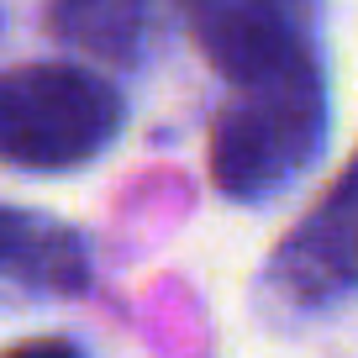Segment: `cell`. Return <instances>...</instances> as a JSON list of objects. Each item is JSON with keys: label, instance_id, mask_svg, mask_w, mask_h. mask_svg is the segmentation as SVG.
<instances>
[{"label": "cell", "instance_id": "obj_1", "mask_svg": "<svg viewBox=\"0 0 358 358\" xmlns=\"http://www.w3.org/2000/svg\"><path fill=\"white\" fill-rule=\"evenodd\" d=\"M327 143V85L311 48L227 85L211 122V179L243 206L274 201L316 164Z\"/></svg>", "mask_w": 358, "mask_h": 358}, {"label": "cell", "instance_id": "obj_2", "mask_svg": "<svg viewBox=\"0 0 358 358\" xmlns=\"http://www.w3.org/2000/svg\"><path fill=\"white\" fill-rule=\"evenodd\" d=\"M122 95L85 64H22L0 85V153L58 174L101 158L122 132Z\"/></svg>", "mask_w": 358, "mask_h": 358}, {"label": "cell", "instance_id": "obj_3", "mask_svg": "<svg viewBox=\"0 0 358 358\" xmlns=\"http://www.w3.org/2000/svg\"><path fill=\"white\" fill-rule=\"evenodd\" d=\"M274 274L301 301L332 295L343 285H358V158L348 164L343 185L322 201V211L301 232H290Z\"/></svg>", "mask_w": 358, "mask_h": 358}, {"label": "cell", "instance_id": "obj_4", "mask_svg": "<svg viewBox=\"0 0 358 358\" xmlns=\"http://www.w3.org/2000/svg\"><path fill=\"white\" fill-rule=\"evenodd\" d=\"M0 268L22 290L79 295L90 285V243L53 216L6 206V216H0Z\"/></svg>", "mask_w": 358, "mask_h": 358}, {"label": "cell", "instance_id": "obj_5", "mask_svg": "<svg viewBox=\"0 0 358 358\" xmlns=\"http://www.w3.org/2000/svg\"><path fill=\"white\" fill-rule=\"evenodd\" d=\"M153 0H53V37L101 64H132Z\"/></svg>", "mask_w": 358, "mask_h": 358}, {"label": "cell", "instance_id": "obj_6", "mask_svg": "<svg viewBox=\"0 0 358 358\" xmlns=\"http://www.w3.org/2000/svg\"><path fill=\"white\" fill-rule=\"evenodd\" d=\"M6 358H79V348L69 343V337H27V343H16Z\"/></svg>", "mask_w": 358, "mask_h": 358}]
</instances>
